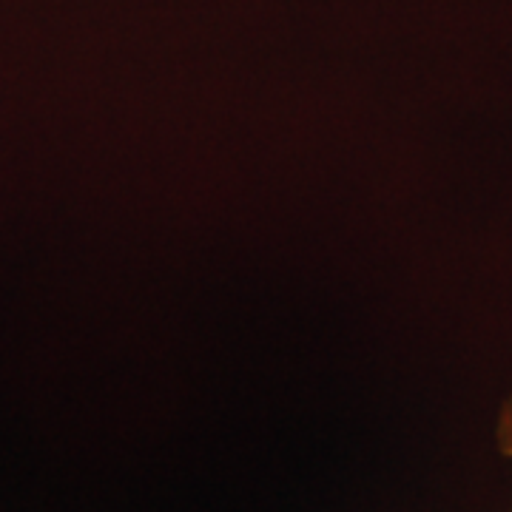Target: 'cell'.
Wrapping results in <instances>:
<instances>
[{"mask_svg":"<svg viewBox=\"0 0 512 512\" xmlns=\"http://www.w3.org/2000/svg\"><path fill=\"white\" fill-rule=\"evenodd\" d=\"M495 444H498V453L512 464V390L507 393L501 410H498V421H495Z\"/></svg>","mask_w":512,"mask_h":512,"instance_id":"cell-1","label":"cell"}]
</instances>
